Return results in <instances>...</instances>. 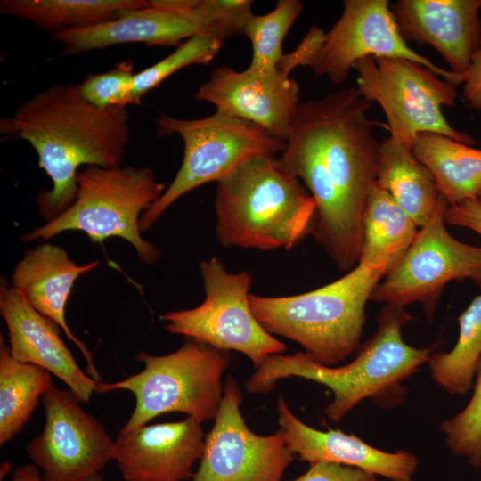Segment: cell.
Wrapping results in <instances>:
<instances>
[{"label": "cell", "mask_w": 481, "mask_h": 481, "mask_svg": "<svg viewBox=\"0 0 481 481\" xmlns=\"http://www.w3.org/2000/svg\"><path fill=\"white\" fill-rule=\"evenodd\" d=\"M370 106L355 87L300 102L281 158L315 201L312 234L347 272L358 264L363 208L377 181L379 143L372 130L388 129L367 118Z\"/></svg>", "instance_id": "6da1fadb"}, {"label": "cell", "mask_w": 481, "mask_h": 481, "mask_svg": "<svg viewBox=\"0 0 481 481\" xmlns=\"http://www.w3.org/2000/svg\"><path fill=\"white\" fill-rule=\"evenodd\" d=\"M0 134L27 141L36 151L38 167L53 183L37 198L38 214L49 222L75 201L83 165L121 166L130 140L129 116L126 107L93 105L77 85L54 84L2 118Z\"/></svg>", "instance_id": "7a4b0ae2"}, {"label": "cell", "mask_w": 481, "mask_h": 481, "mask_svg": "<svg viewBox=\"0 0 481 481\" xmlns=\"http://www.w3.org/2000/svg\"><path fill=\"white\" fill-rule=\"evenodd\" d=\"M412 319L404 307L386 305L378 316V330L347 364L333 367L314 360L305 352L268 356L246 382L250 394H267L284 379L300 378L327 387L333 400L324 408L327 418L340 421L360 402L371 399L383 408L405 398L404 380L428 363L431 347L406 344L402 328Z\"/></svg>", "instance_id": "3957f363"}, {"label": "cell", "mask_w": 481, "mask_h": 481, "mask_svg": "<svg viewBox=\"0 0 481 481\" xmlns=\"http://www.w3.org/2000/svg\"><path fill=\"white\" fill-rule=\"evenodd\" d=\"M275 155L254 157L217 183L216 236L224 248L286 249L312 234L316 204Z\"/></svg>", "instance_id": "277c9868"}, {"label": "cell", "mask_w": 481, "mask_h": 481, "mask_svg": "<svg viewBox=\"0 0 481 481\" xmlns=\"http://www.w3.org/2000/svg\"><path fill=\"white\" fill-rule=\"evenodd\" d=\"M387 272L357 264L341 278L305 293L250 294V307L270 334L299 344L314 360L332 366L359 347L366 303Z\"/></svg>", "instance_id": "5b68a950"}, {"label": "cell", "mask_w": 481, "mask_h": 481, "mask_svg": "<svg viewBox=\"0 0 481 481\" xmlns=\"http://www.w3.org/2000/svg\"><path fill=\"white\" fill-rule=\"evenodd\" d=\"M77 184L73 204L58 217L24 234L22 241H45L77 231L94 244L119 237L135 248L140 261L146 265L160 259V251L142 237L139 226L143 214L166 190L151 168L86 166L77 172Z\"/></svg>", "instance_id": "8992f818"}, {"label": "cell", "mask_w": 481, "mask_h": 481, "mask_svg": "<svg viewBox=\"0 0 481 481\" xmlns=\"http://www.w3.org/2000/svg\"><path fill=\"white\" fill-rule=\"evenodd\" d=\"M143 369L113 382H97L95 392L126 390L135 406L120 429L138 428L165 413L182 412L201 423L215 420L223 397L222 376L230 366L229 351L190 339L175 352L154 355H136Z\"/></svg>", "instance_id": "52a82bcc"}, {"label": "cell", "mask_w": 481, "mask_h": 481, "mask_svg": "<svg viewBox=\"0 0 481 481\" xmlns=\"http://www.w3.org/2000/svg\"><path fill=\"white\" fill-rule=\"evenodd\" d=\"M159 136L177 134L184 144L182 165L161 197L143 214L140 229L147 232L182 196L200 185L220 182L247 160L282 152L286 142L257 125L217 113L181 119L159 112Z\"/></svg>", "instance_id": "ba28073f"}, {"label": "cell", "mask_w": 481, "mask_h": 481, "mask_svg": "<svg viewBox=\"0 0 481 481\" xmlns=\"http://www.w3.org/2000/svg\"><path fill=\"white\" fill-rule=\"evenodd\" d=\"M199 268L205 298L196 307L162 314L160 320L168 332L219 350L240 352L255 369L268 356L286 351V345L270 334L252 313L249 272L230 273L216 257L202 260Z\"/></svg>", "instance_id": "9c48e42d"}, {"label": "cell", "mask_w": 481, "mask_h": 481, "mask_svg": "<svg viewBox=\"0 0 481 481\" xmlns=\"http://www.w3.org/2000/svg\"><path fill=\"white\" fill-rule=\"evenodd\" d=\"M353 69L361 95L382 108L391 139L412 148L420 134L436 133L467 145L475 143L470 135L451 126L442 113L443 106L455 104L456 85L402 58L369 56Z\"/></svg>", "instance_id": "30bf717a"}, {"label": "cell", "mask_w": 481, "mask_h": 481, "mask_svg": "<svg viewBox=\"0 0 481 481\" xmlns=\"http://www.w3.org/2000/svg\"><path fill=\"white\" fill-rule=\"evenodd\" d=\"M448 207L444 200L420 228L404 256L376 286L371 300L402 307L419 302L430 319L449 281L470 279L481 287V247L461 242L448 232Z\"/></svg>", "instance_id": "8fae6325"}, {"label": "cell", "mask_w": 481, "mask_h": 481, "mask_svg": "<svg viewBox=\"0 0 481 481\" xmlns=\"http://www.w3.org/2000/svg\"><path fill=\"white\" fill-rule=\"evenodd\" d=\"M41 400L44 428L26 451L45 481H87L114 461L115 440L72 390L53 386Z\"/></svg>", "instance_id": "7c38bea8"}, {"label": "cell", "mask_w": 481, "mask_h": 481, "mask_svg": "<svg viewBox=\"0 0 481 481\" xmlns=\"http://www.w3.org/2000/svg\"><path fill=\"white\" fill-rule=\"evenodd\" d=\"M242 401L238 382L229 376L192 481H281L296 459L281 428L268 436L249 429L240 412Z\"/></svg>", "instance_id": "4fadbf2b"}, {"label": "cell", "mask_w": 481, "mask_h": 481, "mask_svg": "<svg viewBox=\"0 0 481 481\" xmlns=\"http://www.w3.org/2000/svg\"><path fill=\"white\" fill-rule=\"evenodd\" d=\"M344 10L309 67L335 85L345 83L354 64L365 57L402 58L423 65L459 85L465 77L440 68L406 43L387 0H345Z\"/></svg>", "instance_id": "5bb4252c"}, {"label": "cell", "mask_w": 481, "mask_h": 481, "mask_svg": "<svg viewBox=\"0 0 481 481\" xmlns=\"http://www.w3.org/2000/svg\"><path fill=\"white\" fill-rule=\"evenodd\" d=\"M298 83L279 69L242 71L221 66L195 93L197 101L216 107V113L252 122L286 142L300 104Z\"/></svg>", "instance_id": "9a60e30c"}, {"label": "cell", "mask_w": 481, "mask_h": 481, "mask_svg": "<svg viewBox=\"0 0 481 481\" xmlns=\"http://www.w3.org/2000/svg\"><path fill=\"white\" fill-rule=\"evenodd\" d=\"M201 422L191 418L119 430L114 461L126 481H184L194 475L202 457Z\"/></svg>", "instance_id": "2e32d148"}, {"label": "cell", "mask_w": 481, "mask_h": 481, "mask_svg": "<svg viewBox=\"0 0 481 481\" xmlns=\"http://www.w3.org/2000/svg\"><path fill=\"white\" fill-rule=\"evenodd\" d=\"M0 313L12 356L42 367L62 380L81 402H88L97 381L78 366L60 337L61 328L37 311L4 278L0 283Z\"/></svg>", "instance_id": "e0dca14e"}, {"label": "cell", "mask_w": 481, "mask_h": 481, "mask_svg": "<svg viewBox=\"0 0 481 481\" xmlns=\"http://www.w3.org/2000/svg\"><path fill=\"white\" fill-rule=\"evenodd\" d=\"M390 9L405 40L431 45L465 77L479 48L481 0H399Z\"/></svg>", "instance_id": "ac0fdd59"}, {"label": "cell", "mask_w": 481, "mask_h": 481, "mask_svg": "<svg viewBox=\"0 0 481 481\" xmlns=\"http://www.w3.org/2000/svg\"><path fill=\"white\" fill-rule=\"evenodd\" d=\"M278 423L284 431L292 453L309 464L329 461L355 467L392 481H412L419 466L413 453L398 450L386 452L371 446L354 434L340 429H315L300 420L283 395L276 404Z\"/></svg>", "instance_id": "d6986e66"}, {"label": "cell", "mask_w": 481, "mask_h": 481, "mask_svg": "<svg viewBox=\"0 0 481 481\" xmlns=\"http://www.w3.org/2000/svg\"><path fill=\"white\" fill-rule=\"evenodd\" d=\"M192 9L176 12L151 4L144 8L125 10L115 20L55 32L51 39L62 45L61 56L69 57L126 43L177 47L196 36H215L192 14Z\"/></svg>", "instance_id": "ffe728a7"}, {"label": "cell", "mask_w": 481, "mask_h": 481, "mask_svg": "<svg viewBox=\"0 0 481 481\" xmlns=\"http://www.w3.org/2000/svg\"><path fill=\"white\" fill-rule=\"evenodd\" d=\"M98 260L77 265L60 245L42 243L27 250L16 264L12 287L40 314L54 322L84 355L89 376L101 382L92 354L69 329L65 311L77 280L99 265Z\"/></svg>", "instance_id": "44dd1931"}, {"label": "cell", "mask_w": 481, "mask_h": 481, "mask_svg": "<svg viewBox=\"0 0 481 481\" xmlns=\"http://www.w3.org/2000/svg\"><path fill=\"white\" fill-rule=\"evenodd\" d=\"M376 183L392 196L420 228L445 200L433 175L416 159L412 149L390 137L379 143Z\"/></svg>", "instance_id": "7402d4cb"}, {"label": "cell", "mask_w": 481, "mask_h": 481, "mask_svg": "<svg viewBox=\"0 0 481 481\" xmlns=\"http://www.w3.org/2000/svg\"><path fill=\"white\" fill-rule=\"evenodd\" d=\"M418 232L414 221L375 183L363 208L358 264L389 270L412 245Z\"/></svg>", "instance_id": "603a6c76"}, {"label": "cell", "mask_w": 481, "mask_h": 481, "mask_svg": "<svg viewBox=\"0 0 481 481\" xmlns=\"http://www.w3.org/2000/svg\"><path fill=\"white\" fill-rule=\"evenodd\" d=\"M412 149L433 175L449 206L477 198L481 190V150L436 133L420 134Z\"/></svg>", "instance_id": "cb8c5ba5"}, {"label": "cell", "mask_w": 481, "mask_h": 481, "mask_svg": "<svg viewBox=\"0 0 481 481\" xmlns=\"http://www.w3.org/2000/svg\"><path fill=\"white\" fill-rule=\"evenodd\" d=\"M151 4L146 0H2L0 12L53 34L115 20L125 10Z\"/></svg>", "instance_id": "d4e9b609"}, {"label": "cell", "mask_w": 481, "mask_h": 481, "mask_svg": "<svg viewBox=\"0 0 481 481\" xmlns=\"http://www.w3.org/2000/svg\"><path fill=\"white\" fill-rule=\"evenodd\" d=\"M52 373L32 363L14 359L9 346L0 348V445L19 435L53 387Z\"/></svg>", "instance_id": "484cf974"}, {"label": "cell", "mask_w": 481, "mask_h": 481, "mask_svg": "<svg viewBox=\"0 0 481 481\" xmlns=\"http://www.w3.org/2000/svg\"><path fill=\"white\" fill-rule=\"evenodd\" d=\"M458 340L449 352L432 354L428 361L433 380L452 395L472 387L481 358V294L458 317Z\"/></svg>", "instance_id": "4316f807"}, {"label": "cell", "mask_w": 481, "mask_h": 481, "mask_svg": "<svg viewBox=\"0 0 481 481\" xmlns=\"http://www.w3.org/2000/svg\"><path fill=\"white\" fill-rule=\"evenodd\" d=\"M302 9L303 4L299 0H279L270 12L253 14L244 29L252 45L249 69L260 72L278 69L284 54L282 42Z\"/></svg>", "instance_id": "83f0119b"}, {"label": "cell", "mask_w": 481, "mask_h": 481, "mask_svg": "<svg viewBox=\"0 0 481 481\" xmlns=\"http://www.w3.org/2000/svg\"><path fill=\"white\" fill-rule=\"evenodd\" d=\"M224 40L212 35L191 37L155 64L135 73L130 104L139 105L142 98L167 77L194 64H208L218 53Z\"/></svg>", "instance_id": "f1b7e54d"}, {"label": "cell", "mask_w": 481, "mask_h": 481, "mask_svg": "<svg viewBox=\"0 0 481 481\" xmlns=\"http://www.w3.org/2000/svg\"><path fill=\"white\" fill-rule=\"evenodd\" d=\"M440 430L452 453L466 459L474 468L481 467V358L473 382V393L467 405L453 417L444 420Z\"/></svg>", "instance_id": "f546056e"}, {"label": "cell", "mask_w": 481, "mask_h": 481, "mask_svg": "<svg viewBox=\"0 0 481 481\" xmlns=\"http://www.w3.org/2000/svg\"><path fill=\"white\" fill-rule=\"evenodd\" d=\"M134 62L131 60L117 63L102 73L88 74L78 84L81 95L99 108L126 107L134 84Z\"/></svg>", "instance_id": "4dcf8cb0"}, {"label": "cell", "mask_w": 481, "mask_h": 481, "mask_svg": "<svg viewBox=\"0 0 481 481\" xmlns=\"http://www.w3.org/2000/svg\"><path fill=\"white\" fill-rule=\"evenodd\" d=\"M251 0H196L192 14L214 35L226 39L244 33L250 18Z\"/></svg>", "instance_id": "1f68e13d"}, {"label": "cell", "mask_w": 481, "mask_h": 481, "mask_svg": "<svg viewBox=\"0 0 481 481\" xmlns=\"http://www.w3.org/2000/svg\"><path fill=\"white\" fill-rule=\"evenodd\" d=\"M289 481H378L377 476L361 469L329 461L309 464L308 469Z\"/></svg>", "instance_id": "d6a6232c"}, {"label": "cell", "mask_w": 481, "mask_h": 481, "mask_svg": "<svg viewBox=\"0 0 481 481\" xmlns=\"http://www.w3.org/2000/svg\"><path fill=\"white\" fill-rule=\"evenodd\" d=\"M325 34L320 27L314 25L292 52L283 54L278 69L289 76L298 66L309 67L324 42Z\"/></svg>", "instance_id": "836d02e7"}, {"label": "cell", "mask_w": 481, "mask_h": 481, "mask_svg": "<svg viewBox=\"0 0 481 481\" xmlns=\"http://www.w3.org/2000/svg\"><path fill=\"white\" fill-rule=\"evenodd\" d=\"M444 220L446 224L467 227L481 235V200L476 198L449 206Z\"/></svg>", "instance_id": "e575fe53"}, {"label": "cell", "mask_w": 481, "mask_h": 481, "mask_svg": "<svg viewBox=\"0 0 481 481\" xmlns=\"http://www.w3.org/2000/svg\"><path fill=\"white\" fill-rule=\"evenodd\" d=\"M463 94L469 105L481 109V49L478 48L471 58L465 75Z\"/></svg>", "instance_id": "d590c367"}, {"label": "cell", "mask_w": 481, "mask_h": 481, "mask_svg": "<svg viewBox=\"0 0 481 481\" xmlns=\"http://www.w3.org/2000/svg\"><path fill=\"white\" fill-rule=\"evenodd\" d=\"M37 469L34 463L20 466L13 470L11 481H45Z\"/></svg>", "instance_id": "8d00e7d4"}, {"label": "cell", "mask_w": 481, "mask_h": 481, "mask_svg": "<svg viewBox=\"0 0 481 481\" xmlns=\"http://www.w3.org/2000/svg\"><path fill=\"white\" fill-rule=\"evenodd\" d=\"M87 481H104V479L102 478V477L100 474H97V475L92 477Z\"/></svg>", "instance_id": "74e56055"}, {"label": "cell", "mask_w": 481, "mask_h": 481, "mask_svg": "<svg viewBox=\"0 0 481 481\" xmlns=\"http://www.w3.org/2000/svg\"><path fill=\"white\" fill-rule=\"evenodd\" d=\"M477 198L481 200V190H480V192H479V193H478Z\"/></svg>", "instance_id": "f35d334b"}, {"label": "cell", "mask_w": 481, "mask_h": 481, "mask_svg": "<svg viewBox=\"0 0 481 481\" xmlns=\"http://www.w3.org/2000/svg\"><path fill=\"white\" fill-rule=\"evenodd\" d=\"M479 48L481 49V39H480V43H479Z\"/></svg>", "instance_id": "ab89813d"}]
</instances>
